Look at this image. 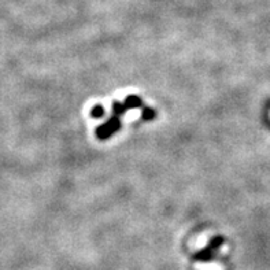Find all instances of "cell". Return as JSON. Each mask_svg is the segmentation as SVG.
<instances>
[{
    "instance_id": "1",
    "label": "cell",
    "mask_w": 270,
    "mask_h": 270,
    "mask_svg": "<svg viewBox=\"0 0 270 270\" xmlns=\"http://www.w3.org/2000/svg\"><path fill=\"white\" fill-rule=\"evenodd\" d=\"M140 110H138V109H133V110L128 111L126 114H125V120L126 121H136L139 120V117H140Z\"/></svg>"
},
{
    "instance_id": "2",
    "label": "cell",
    "mask_w": 270,
    "mask_h": 270,
    "mask_svg": "<svg viewBox=\"0 0 270 270\" xmlns=\"http://www.w3.org/2000/svg\"><path fill=\"white\" fill-rule=\"evenodd\" d=\"M198 270H222V267L217 263H203V265H196Z\"/></svg>"
},
{
    "instance_id": "3",
    "label": "cell",
    "mask_w": 270,
    "mask_h": 270,
    "mask_svg": "<svg viewBox=\"0 0 270 270\" xmlns=\"http://www.w3.org/2000/svg\"><path fill=\"white\" fill-rule=\"evenodd\" d=\"M206 241H207V240H206V237H204V236H202V237H199V241L196 243V246H198V247H202V246H204V244H206Z\"/></svg>"
}]
</instances>
